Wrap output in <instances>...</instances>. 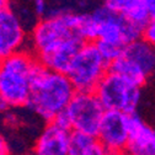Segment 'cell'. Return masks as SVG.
Listing matches in <instances>:
<instances>
[{
	"mask_svg": "<svg viewBox=\"0 0 155 155\" xmlns=\"http://www.w3.org/2000/svg\"><path fill=\"white\" fill-rule=\"evenodd\" d=\"M75 12L54 11L41 17L28 37L30 51L45 67L68 73L70 64L85 43L74 30Z\"/></svg>",
	"mask_w": 155,
	"mask_h": 155,
	"instance_id": "6da1fadb",
	"label": "cell"
},
{
	"mask_svg": "<svg viewBox=\"0 0 155 155\" xmlns=\"http://www.w3.org/2000/svg\"><path fill=\"white\" fill-rule=\"evenodd\" d=\"M76 90L65 73H61L45 67L38 62L26 107L46 122H52L63 112Z\"/></svg>",
	"mask_w": 155,
	"mask_h": 155,
	"instance_id": "7a4b0ae2",
	"label": "cell"
},
{
	"mask_svg": "<svg viewBox=\"0 0 155 155\" xmlns=\"http://www.w3.org/2000/svg\"><path fill=\"white\" fill-rule=\"evenodd\" d=\"M38 59L22 49L0 59V97L10 107H26Z\"/></svg>",
	"mask_w": 155,
	"mask_h": 155,
	"instance_id": "3957f363",
	"label": "cell"
},
{
	"mask_svg": "<svg viewBox=\"0 0 155 155\" xmlns=\"http://www.w3.org/2000/svg\"><path fill=\"white\" fill-rule=\"evenodd\" d=\"M110 69L143 87L155 71V47L143 37L128 43L110 64Z\"/></svg>",
	"mask_w": 155,
	"mask_h": 155,
	"instance_id": "277c9868",
	"label": "cell"
},
{
	"mask_svg": "<svg viewBox=\"0 0 155 155\" xmlns=\"http://www.w3.org/2000/svg\"><path fill=\"white\" fill-rule=\"evenodd\" d=\"M110 70V63L96 42H85L76 53L67 73L76 91H95Z\"/></svg>",
	"mask_w": 155,
	"mask_h": 155,
	"instance_id": "5b68a950",
	"label": "cell"
},
{
	"mask_svg": "<svg viewBox=\"0 0 155 155\" xmlns=\"http://www.w3.org/2000/svg\"><path fill=\"white\" fill-rule=\"evenodd\" d=\"M106 111H120L126 114L137 112L142 97V87L121 74L108 70L95 89Z\"/></svg>",
	"mask_w": 155,
	"mask_h": 155,
	"instance_id": "8992f818",
	"label": "cell"
},
{
	"mask_svg": "<svg viewBox=\"0 0 155 155\" xmlns=\"http://www.w3.org/2000/svg\"><path fill=\"white\" fill-rule=\"evenodd\" d=\"M106 108L95 91H76L65 108L71 132L97 135Z\"/></svg>",
	"mask_w": 155,
	"mask_h": 155,
	"instance_id": "52a82bcc",
	"label": "cell"
},
{
	"mask_svg": "<svg viewBox=\"0 0 155 155\" xmlns=\"http://www.w3.org/2000/svg\"><path fill=\"white\" fill-rule=\"evenodd\" d=\"M92 14L99 25L97 41L106 42L123 49L128 43L143 36L142 27L105 5L96 8Z\"/></svg>",
	"mask_w": 155,
	"mask_h": 155,
	"instance_id": "ba28073f",
	"label": "cell"
},
{
	"mask_svg": "<svg viewBox=\"0 0 155 155\" xmlns=\"http://www.w3.org/2000/svg\"><path fill=\"white\" fill-rule=\"evenodd\" d=\"M96 137L110 154L123 155L129 142L128 114L120 111H106Z\"/></svg>",
	"mask_w": 155,
	"mask_h": 155,
	"instance_id": "9c48e42d",
	"label": "cell"
},
{
	"mask_svg": "<svg viewBox=\"0 0 155 155\" xmlns=\"http://www.w3.org/2000/svg\"><path fill=\"white\" fill-rule=\"evenodd\" d=\"M28 37L18 17L10 8L0 11V59L26 49Z\"/></svg>",
	"mask_w": 155,
	"mask_h": 155,
	"instance_id": "30bf717a",
	"label": "cell"
},
{
	"mask_svg": "<svg viewBox=\"0 0 155 155\" xmlns=\"http://www.w3.org/2000/svg\"><path fill=\"white\" fill-rule=\"evenodd\" d=\"M71 130L47 122L37 137L32 155H69Z\"/></svg>",
	"mask_w": 155,
	"mask_h": 155,
	"instance_id": "8fae6325",
	"label": "cell"
},
{
	"mask_svg": "<svg viewBox=\"0 0 155 155\" xmlns=\"http://www.w3.org/2000/svg\"><path fill=\"white\" fill-rule=\"evenodd\" d=\"M129 142L123 155H155V129L135 113L128 114Z\"/></svg>",
	"mask_w": 155,
	"mask_h": 155,
	"instance_id": "7c38bea8",
	"label": "cell"
},
{
	"mask_svg": "<svg viewBox=\"0 0 155 155\" xmlns=\"http://www.w3.org/2000/svg\"><path fill=\"white\" fill-rule=\"evenodd\" d=\"M101 2L106 8L126 16L128 20L142 28H144L150 21V15L144 0H101Z\"/></svg>",
	"mask_w": 155,
	"mask_h": 155,
	"instance_id": "4fadbf2b",
	"label": "cell"
},
{
	"mask_svg": "<svg viewBox=\"0 0 155 155\" xmlns=\"http://www.w3.org/2000/svg\"><path fill=\"white\" fill-rule=\"evenodd\" d=\"M108 151L97 137L81 132H71L69 155H107Z\"/></svg>",
	"mask_w": 155,
	"mask_h": 155,
	"instance_id": "5bb4252c",
	"label": "cell"
},
{
	"mask_svg": "<svg viewBox=\"0 0 155 155\" xmlns=\"http://www.w3.org/2000/svg\"><path fill=\"white\" fill-rule=\"evenodd\" d=\"M74 30L84 42H96L99 38V25L92 12L75 14Z\"/></svg>",
	"mask_w": 155,
	"mask_h": 155,
	"instance_id": "9a60e30c",
	"label": "cell"
},
{
	"mask_svg": "<svg viewBox=\"0 0 155 155\" xmlns=\"http://www.w3.org/2000/svg\"><path fill=\"white\" fill-rule=\"evenodd\" d=\"M96 45H97L100 52L102 53V55L105 57V59L111 64L116 58H117L121 53H122V48L120 47H116L113 45L106 43V42H101V41H96Z\"/></svg>",
	"mask_w": 155,
	"mask_h": 155,
	"instance_id": "2e32d148",
	"label": "cell"
},
{
	"mask_svg": "<svg viewBox=\"0 0 155 155\" xmlns=\"http://www.w3.org/2000/svg\"><path fill=\"white\" fill-rule=\"evenodd\" d=\"M142 37L155 47V20H150L145 25V27L143 28V36Z\"/></svg>",
	"mask_w": 155,
	"mask_h": 155,
	"instance_id": "e0dca14e",
	"label": "cell"
},
{
	"mask_svg": "<svg viewBox=\"0 0 155 155\" xmlns=\"http://www.w3.org/2000/svg\"><path fill=\"white\" fill-rule=\"evenodd\" d=\"M0 155H10L9 143L2 133H0Z\"/></svg>",
	"mask_w": 155,
	"mask_h": 155,
	"instance_id": "ac0fdd59",
	"label": "cell"
},
{
	"mask_svg": "<svg viewBox=\"0 0 155 155\" xmlns=\"http://www.w3.org/2000/svg\"><path fill=\"white\" fill-rule=\"evenodd\" d=\"M144 2L150 15V20H155V0H144Z\"/></svg>",
	"mask_w": 155,
	"mask_h": 155,
	"instance_id": "d6986e66",
	"label": "cell"
},
{
	"mask_svg": "<svg viewBox=\"0 0 155 155\" xmlns=\"http://www.w3.org/2000/svg\"><path fill=\"white\" fill-rule=\"evenodd\" d=\"M9 4H10V0H0V11L8 9Z\"/></svg>",
	"mask_w": 155,
	"mask_h": 155,
	"instance_id": "ffe728a7",
	"label": "cell"
},
{
	"mask_svg": "<svg viewBox=\"0 0 155 155\" xmlns=\"http://www.w3.org/2000/svg\"><path fill=\"white\" fill-rule=\"evenodd\" d=\"M107 155H113V154H110V153H108V154H107Z\"/></svg>",
	"mask_w": 155,
	"mask_h": 155,
	"instance_id": "44dd1931",
	"label": "cell"
},
{
	"mask_svg": "<svg viewBox=\"0 0 155 155\" xmlns=\"http://www.w3.org/2000/svg\"><path fill=\"white\" fill-rule=\"evenodd\" d=\"M33 2H37V0H33Z\"/></svg>",
	"mask_w": 155,
	"mask_h": 155,
	"instance_id": "7402d4cb",
	"label": "cell"
}]
</instances>
